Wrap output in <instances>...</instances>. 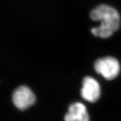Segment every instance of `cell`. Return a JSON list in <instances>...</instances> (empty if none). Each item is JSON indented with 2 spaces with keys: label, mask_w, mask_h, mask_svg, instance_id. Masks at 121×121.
Segmentation results:
<instances>
[{
  "label": "cell",
  "mask_w": 121,
  "mask_h": 121,
  "mask_svg": "<svg viewBox=\"0 0 121 121\" xmlns=\"http://www.w3.org/2000/svg\"><path fill=\"white\" fill-rule=\"evenodd\" d=\"M94 21H100L99 26L91 29L92 34L102 38H108L120 26L121 17L117 10L107 4H100L90 13Z\"/></svg>",
  "instance_id": "1"
},
{
  "label": "cell",
  "mask_w": 121,
  "mask_h": 121,
  "mask_svg": "<svg viewBox=\"0 0 121 121\" xmlns=\"http://www.w3.org/2000/svg\"><path fill=\"white\" fill-rule=\"evenodd\" d=\"M95 70L108 80L117 78L121 71L119 62L113 57H105L98 59L94 63Z\"/></svg>",
  "instance_id": "2"
},
{
  "label": "cell",
  "mask_w": 121,
  "mask_h": 121,
  "mask_svg": "<svg viewBox=\"0 0 121 121\" xmlns=\"http://www.w3.org/2000/svg\"><path fill=\"white\" fill-rule=\"evenodd\" d=\"M12 100L16 108L21 110H24L35 103L36 97L34 93L29 87L22 85L14 90Z\"/></svg>",
  "instance_id": "3"
},
{
  "label": "cell",
  "mask_w": 121,
  "mask_h": 121,
  "mask_svg": "<svg viewBox=\"0 0 121 121\" xmlns=\"http://www.w3.org/2000/svg\"><path fill=\"white\" fill-rule=\"evenodd\" d=\"M101 94L100 85L97 81L91 76H86L82 80L81 95L87 102L94 103L99 99Z\"/></svg>",
  "instance_id": "4"
},
{
  "label": "cell",
  "mask_w": 121,
  "mask_h": 121,
  "mask_svg": "<svg viewBox=\"0 0 121 121\" xmlns=\"http://www.w3.org/2000/svg\"><path fill=\"white\" fill-rule=\"evenodd\" d=\"M65 121H90L86 107L80 102L73 103L69 106L65 114Z\"/></svg>",
  "instance_id": "5"
}]
</instances>
